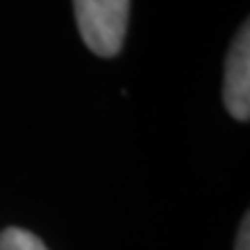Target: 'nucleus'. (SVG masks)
I'll return each mask as SVG.
<instances>
[{
    "label": "nucleus",
    "instance_id": "obj_3",
    "mask_svg": "<svg viewBox=\"0 0 250 250\" xmlns=\"http://www.w3.org/2000/svg\"><path fill=\"white\" fill-rule=\"evenodd\" d=\"M0 250H49L40 236L21 227H7L0 234Z\"/></svg>",
    "mask_w": 250,
    "mask_h": 250
},
{
    "label": "nucleus",
    "instance_id": "obj_1",
    "mask_svg": "<svg viewBox=\"0 0 250 250\" xmlns=\"http://www.w3.org/2000/svg\"><path fill=\"white\" fill-rule=\"evenodd\" d=\"M81 40L90 51L111 58L121 51L127 33L130 0H72Z\"/></svg>",
    "mask_w": 250,
    "mask_h": 250
},
{
    "label": "nucleus",
    "instance_id": "obj_2",
    "mask_svg": "<svg viewBox=\"0 0 250 250\" xmlns=\"http://www.w3.org/2000/svg\"><path fill=\"white\" fill-rule=\"evenodd\" d=\"M223 100L236 121L250 118V26L248 21L236 33L225 62Z\"/></svg>",
    "mask_w": 250,
    "mask_h": 250
},
{
    "label": "nucleus",
    "instance_id": "obj_4",
    "mask_svg": "<svg viewBox=\"0 0 250 250\" xmlns=\"http://www.w3.org/2000/svg\"><path fill=\"white\" fill-rule=\"evenodd\" d=\"M236 250H250V220H248V215L243 218L241 227H239V236H236Z\"/></svg>",
    "mask_w": 250,
    "mask_h": 250
}]
</instances>
